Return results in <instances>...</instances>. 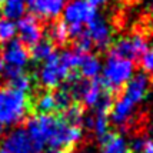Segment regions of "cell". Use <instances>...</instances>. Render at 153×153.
<instances>
[{
	"mask_svg": "<svg viewBox=\"0 0 153 153\" xmlns=\"http://www.w3.org/2000/svg\"><path fill=\"white\" fill-rule=\"evenodd\" d=\"M100 140L99 153H132L129 142L122 134L107 133Z\"/></svg>",
	"mask_w": 153,
	"mask_h": 153,
	"instance_id": "5bb4252c",
	"label": "cell"
},
{
	"mask_svg": "<svg viewBox=\"0 0 153 153\" xmlns=\"http://www.w3.org/2000/svg\"><path fill=\"white\" fill-rule=\"evenodd\" d=\"M147 47H149V43L146 37L143 34L136 33L130 36H123L116 40L110 49V54L133 62L136 59H140L145 54Z\"/></svg>",
	"mask_w": 153,
	"mask_h": 153,
	"instance_id": "277c9868",
	"label": "cell"
},
{
	"mask_svg": "<svg viewBox=\"0 0 153 153\" xmlns=\"http://www.w3.org/2000/svg\"><path fill=\"white\" fill-rule=\"evenodd\" d=\"M0 153H37L26 129L16 127L0 142Z\"/></svg>",
	"mask_w": 153,
	"mask_h": 153,
	"instance_id": "52a82bcc",
	"label": "cell"
},
{
	"mask_svg": "<svg viewBox=\"0 0 153 153\" xmlns=\"http://www.w3.org/2000/svg\"><path fill=\"white\" fill-rule=\"evenodd\" d=\"M79 153H94V150L90 149V147H85V149H82Z\"/></svg>",
	"mask_w": 153,
	"mask_h": 153,
	"instance_id": "f546056e",
	"label": "cell"
},
{
	"mask_svg": "<svg viewBox=\"0 0 153 153\" xmlns=\"http://www.w3.org/2000/svg\"><path fill=\"white\" fill-rule=\"evenodd\" d=\"M142 153H153V142L147 140L145 147H143V150H142Z\"/></svg>",
	"mask_w": 153,
	"mask_h": 153,
	"instance_id": "83f0119b",
	"label": "cell"
},
{
	"mask_svg": "<svg viewBox=\"0 0 153 153\" xmlns=\"http://www.w3.org/2000/svg\"><path fill=\"white\" fill-rule=\"evenodd\" d=\"M3 1H4V0H0V6H1V3H3Z\"/></svg>",
	"mask_w": 153,
	"mask_h": 153,
	"instance_id": "e575fe53",
	"label": "cell"
},
{
	"mask_svg": "<svg viewBox=\"0 0 153 153\" xmlns=\"http://www.w3.org/2000/svg\"><path fill=\"white\" fill-rule=\"evenodd\" d=\"M30 100L26 93L13 87L0 89V123L3 127L19 125L26 119Z\"/></svg>",
	"mask_w": 153,
	"mask_h": 153,
	"instance_id": "7a4b0ae2",
	"label": "cell"
},
{
	"mask_svg": "<svg viewBox=\"0 0 153 153\" xmlns=\"http://www.w3.org/2000/svg\"><path fill=\"white\" fill-rule=\"evenodd\" d=\"M90 4L93 7H97V6H103V4H106L109 0H87Z\"/></svg>",
	"mask_w": 153,
	"mask_h": 153,
	"instance_id": "f1b7e54d",
	"label": "cell"
},
{
	"mask_svg": "<svg viewBox=\"0 0 153 153\" xmlns=\"http://www.w3.org/2000/svg\"><path fill=\"white\" fill-rule=\"evenodd\" d=\"M146 142L147 140L143 139V137H134V139L132 140V143L129 145L132 153H142L143 147H145V145H146Z\"/></svg>",
	"mask_w": 153,
	"mask_h": 153,
	"instance_id": "4316f807",
	"label": "cell"
},
{
	"mask_svg": "<svg viewBox=\"0 0 153 153\" xmlns=\"http://www.w3.org/2000/svg\"><path fill=\"white\" fill-rule=\"evenodd\" d=\"M96 7H93L87 0H69L63 9V23L66 26L83 27L94 17Z\"/></svg>",
	"mask_w": 153,
	"mask_h": 153,
	"instance_id": "8992f818",
	"label": "cell"
},
{
	"mask_svg": "<svg viewBox=\"0 0 153 153\" xmlns=\"http://www.w3.org/2000/svg\"><path fill=\"white\" fill-rule=\"evenodd\" d=\"M16 33H17L16 23L9 19L1 17L0 19V45H7L12 40H14Z\"/></svg>",
	"mask_w": 153,
	"mask_h": 153,
	"instance_id": "cb8c5ba5",
	"label": "cell"
},
{
	"mask_svg": "<svg viewBox=\"0 0 153 153\" xmlns=\"http://www.w3.org/2000/svg\"><path fill=\"white\" fill-rule=\"evenodd\" d=\"M54 53V45L49 39H42L39 43H36L34 46H32V52H30V57L34 62H40L45 63L50 59Z\"/></svg>",
	"mask_w": 153,
	"mask_h": 153,
	"instance_id": "ac0fdd59",
	"label": "cell"
},
{
	"mask_svg": "<svg viewBox=\"0 0 153 153\" xmlns=\"http://www.w3.org/2000/svg\"><path fill=\"white\" fill-rule=\"evenodd\" d=\"M27 0H4L1 3V14L4 19L20 20L26 14Z\"/></svg>",
	"mask_w": 153,
	"mask_h": 153,
	"instance_id": "e0dca14e",
	"label": "cell"
},
{
	"mask_svg": "<svg viewBox=\"0 0 153 153\" xmlns=\"http://www.w3.org/2000/svg\"><path fill=\"white\" fill-rule=\"evenodd\" d=\"M150 89V79L146 73H136L133 77L126 83V87L123 90V96L127 97L136 106L146 99Z\"/></svg>",
	"mask_w": 153,
	"mask_h": 153,
	"instance_id": "7c38bea8",
	"label": "cell"
},
{
	"mask_svg": "<svg viewBox=\"0 0 153 153\" xmlns=\"http://www.w3.org/2000/svg\"><path fill=\"white\" fill-rule=\"evenodd\" d=\"M36 109L39 110L42 114H52V112L57 110V105H56V99H54L53 92H45L37 97L36 103H34Z\"/></svg>",
	"mask_w": 153,
	"mask_h": 153,
	"instance_id": "ffe728a7",
	"label": "cell"
},
{
	"mask_svg": "<svg viewBox=\"0 0 153 153\" xmlns=\"http://www.w3.org/2000/svg\"><path fill=\"white\" fill-rule=\"evenodd\" d=\"M82 52H79L77 49H67V50H63L62 53L59 54L62 63L66 66V69L70 72V70H74V69H79L80 60L83 57Z\"/></svg>",
	"mask_w": 153,
	"mask_h": 153,
	"instance_id": "7402d4cb",
	"label": "cell"
},
{
	"mask_svg": "<svg viewBox=\"0 0 153 153\" xmlns=\"http://www.w3.org/2000/svg\"><path fill=\"white\" fill-rule=\"evenodd\" d=\"M140 63H142V69L146 73H153V45L147 47L145 54L140 57Z\"/></svg>",
	"mask_w": 153,
	"mask_h": 153,
	"instance_id": "484cf974",
	"label": "cell"
},
{
	"mask_svg": "<svg viewBox=\"0 0 153 153\" xmlns=\"http://www.w3.org/2000/svg\"><path fill=\"white\" fill-rule=\"evenodd\" d=\"M92 132H94V134L102 139L103 136H106L109 133V114L106 113H94L92 116Z\"/></svg>",
	"mask_w": 153,
	"mask_h": 153,
	"instance_id": "603a6c76",
	"label": "cell"
},
{
	"mask_svg": "<svg viewBox=\"0 0 153 153\" xmlns=\"http://www.w3.org/2000/svg\"><path fill=\"white\" fill-rule=\"evenodd\" d=\"M147 6H149V9L153 12V0H147Z\"/></svg>",
	"mask_w": 153,
	"mask_h": 153,
	"instance_id": "1f68e13d",
	"label": "cell"
},
{
	"mask_svg": "<svg viewBox=\"0 0 153 153\" xmlns=\"http://www.w3.org/2000/svg\"><path fill=\"white\" fill-rule=\"evenodd\" d=\"M0 56L4 69L23 70L30 62V53L20 40H12L10 43H7Z\"/></svg>",
	"mask_w": 153,
	"mask_h": 153,
	"instance_id": "9c48e42d",
	"label": "cell"
},
{
	"mask_svg": "<svg viewBox=\"0 0 153 153\" xmlns=\"http://www.w3.org/2000/svg\"><path fill=\"white\" fill-rule=\"evenodd\" d=\"M3 69H4V66H3V60H1V56H0V73L3 72Z\"/></svg>",
	"mask_w": 153,
	"mask_h": 153,
	"instance_id": "d6a6232c",
	"label": "cell"
},
{
	"mask_svg": "<svg viewBox=\"0 0 153 153\" xmlns=\"http://www.w3.org/2000/svg\"><path fill=\"white\" fill-rule=\"evenodd\" d=\"M49 37L52 43L56 45H66L69 40V33H67V26L63 22H56L49 29Z\"/></svg>",
	"mask_w": 153,
	"mask_h": 153,
	"instance_id": "44dd1931",
	"label": "cell"
},
{
	"mask_svg": "<svg viewBox=\"0 0 153 153\" xmlns=\"http://www.w3.org/2000/svg\"><path fill=\"white\" fill-rule=\"evenodd\" d=\"M26 132L37 153H42L46 146L52 150H67L83 139L82 127L67 125L54 114H34L27 120Z\"/></svg>",
	"mask_w": 153,
	"mask_h": 153,
	"instance_id": "6da1fadb",
	"label": "cell"
},
{
	"mask_svg": "<svg viewBox=\"0 0 153 153\" xmlns=\"http://www.w3.org/2000/svg\"><path fill=\"white\" fill-rule=\"evenodd\" d=\"M49 153H69V150H63V149H60V150H52V152Z\"/></svg>",
	"mask_w": 153,
	"mask_h": 153,
	"instance_id": "4dcf8cb0",
	"label": "cell"
},
{
	"mask_svg": "<svg viewBox=\"0 0 153 153\" xmlns=\"http://www.w3.org/2000/svg\"><path fill=\"white\" fill-rule=\"evenodd\" d=\"M3 73L4 77L7 79L10 87H13L16 90H20L23 93H27L32 85H33V80L27 73H25L23 70H13V69H3Z\"/></svg>",
	"mask_w": 153,
	"mask_h": 153,
	"instance_id": "9a60e30c",
	"label": "cell"
},
{
	"mask_svg": "<svg viewBox=\"0 0 153 153\" xmlns=\"http://www.w3.org/2000/svg\"><path fill=\"white\" fill-rule=\"evenodd\" d=\"M16 30L25 46H34L43 37V27L34 16H23L16 25Z\"/></svg>",
	"mask_w": 153,
	"mask_h": 153,
	"instance_id": "30bf717a",
	"label": "cell"
},
{
	"mask_svg": "<svg viewBox=\"0 0 153 153\" xmlns=\"http://www.w3.org/2000/svg\"><path fill=\"white\" fill-rule=\"evenodd\" d=\"M3 130H4V127H3V125L0 123V133H3Z\"/></svg>",
	"mask_w": 153,
	"mask_h": 153,
	"instance_id": "836d02e7",
	"label": "cell"
},
{
	"mask_svg": "<svg viewBox=\"0 0 153 153\" xmlns=\"http://www.w3.org/2000/svg\"><path fill=\"white\" fill-rule=\"evenodd\" d=\"M74 40H76V49L79 52H82V53H89L92 50V47H93V43H92V40L89 39L86 32H83L77 39H74Z\"/></svg>",
	"mask_w": 153,
	"mask_h": 153,
	"instance_id": "d4e9b609",
	"label": "cell"
},
{
	"mask_svg": "<svg viewBox=\"0 0 153 153\" xmlns=\"http://www.w3.org/2000/svg\"><path fill=\"white\" fill-rule=\"evenodd\" d=\"M89 39L92 40L94 47H97L100 50H106L112 43V26L103 16L99 13L94 14V17L87 23V29L85 30Z\"/></svg>",
	"mask_w": 153,
	"mask_h": 153,
	"instance_id": "ba28073f",
	"label": "cell"
},
{
	"mask_svg": "<svg viewBox=\"0 0 153 153\" xmlns=\"http://www.w3.org/2000/svg\"><path fill=\"white\" fill-rule=\"evenodd\" d=\"M134 112H136V105L122 94L110 109V120L114 126L126 127L127 125H130Z\"/></svg>",
	"mask_w": 153,
	"mask_h": 153,
	"instance_id": "4fadbf2b",
	"label": "cell"
},
{
	"mask_svg": "<svg viewBox=\"0 0 153 153\" xmlns=\"http://www.w3.org/2000/svg\"><path fill=\"white\" fill-rule=\"evenodd\" d=\"M70 74L66 66L62 63L57 54H53L50 59L45 62L39 70L37 80L45 89H56L62 83H65Z\"/></svg>",
	"mask_w": 153,
	"mask_h": 153,
	"instance_id": "5b68a950",
	"label": "cell"
},
{
	"mask_svg": "<svg viewBox=\"0 0 153 153\" xmlns=\"http://www.w3.org/2000/svg\"><path fill=\"white\" fill-rule=\"evenodd\" d=\"M79 70L82 77L85 80L96 79L100 74V72H102V62H100V59L96 54L85 53L82 60H80Z\"/></svg>",
	"mask_w": 153,
	"mask_h": 153,
	"instance_id": "2e32d148",
	"label": "cell"
},
{
	"mask_svg": "<svg viewBox=\"0 0 153 153\" xmlns=\"http://www.w3.org/2000/svg\"><path fill=\"white\" fill-rule=\"evenodd\" d=\"M134 63L132 60L123 59L119 56L110 54L107 56L105 65H102V85L109 92L119 90L133 77Z\"/></svg>",
	"mask_w": 153,
	"mask_h": 153,
	"instance_id": "3957f363",
	"label": "cell"
},
{
	"mask_svg": "<svg viewBox=\"0 0 153 153\" xmlns=\"http://www.w3.org/2000/svg\"><path fill=\"white\" fill-rule=\"evenodd\" d=\"M67 0H27L29 10L40 19L52 20L63 13Z\"/></svg>",
	"mask_w": 153,
	"mask_h": 153,
	"instance_id": "8fae6325",
	"label": "cell"
},
{
	"mask_svg": "<svg viewBox=\"0 0 153 153\" xmlns=\"http://www.w3.org/2000/svg\"><path fill=\"white\" fill-rule=\"evenodd\" d=\"M62 119L66 122L67 125H72V126H80L85 120V110L83 107L77 105V103H72L70 106L65 109L62 112Z\"/></svg>",
	"mask_w": 153,
	"mask_h": 153,
	"instance_id": "d6986e66",
	"label": "cell"
}]
</instances>
